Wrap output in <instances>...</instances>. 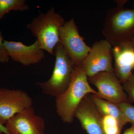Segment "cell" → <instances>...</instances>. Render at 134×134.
Instances as JSON below:
<instances>
[{
  "label": "cell",
  "instance_id": "cell-1",
  "mask_svg": "<svg viewBox=\"0 0 134 134\" xmlns=\"http://www.w3.org/2000/svg\"><path fill=\"white\" fill-rule=\"evenodd\" d=\"M97 93L90 85L88 76L81 67L80 65L75 66L68 88L55 97L57 114L63 122L72 123L75 111L82 99L87 94Z\"/></svg>",
  "mask_w": 134,
  "mask_h": 134
},
{
  "label": "cell",
  "instance_id": "cell-2",
  "mask_svg": "<svg viewBox=\"0 0 134 134\" xmlns=\"http://www.w3.org/2000/svg\"><path fill=\"white\" fill-rule=\"evenodd\" d=\"M126 2H118L117 7L108 10L105 18L102 34L112 45L134 37V5L130 8H125Z\"/></svg>",
  "mask_w": 134,
  "mask_h": 134
},
{
  "label": "cell",
  "instance_id": "cell-3",
  "mask_svg": "<svg viewBox=\"0 0 134 134\" xmlns=\"http://www.w3.org/2000/svg\"><path fill=\"white\" fill-rule=\"evenodd\" d=\"M65 23L64 18L52 8L46 13H40L26 26L41 49L53 55L55 46L60 43V29Z\"/></svg>",
  "mask_w": 134,
  "mask_h": 134
},
{
  "label": "cell",
  "instance_id": "cell-4",
  "mask_svg": "<svg viewBox=\"0 0 134 134\" xmlns=\"http://www.w3.org/2000/svg\"><path fill=\"white\" fill-rule=\"evenodd\" d=\"M54 53L55 62L52 75L47 81L37 82L36 84L45 94L55 98L68 88L75 65L60 43L55 46Z\"/></svg>",
  "mask_w": 134,
  "mask_h": 134
},
{
  "label": "cell",
  "instance_id": "cell-5",
  "mask_svg": "<svg viewBox=\"0 0 134 134\" xmlns=\"http://www.w3.org/2000/svg\"><path fill=\"white\" fill-rule=\"evenodd\" d=\"M112 46L106 40L93 43L90 51L80 66L88 77L102 72H114Z\"/></svg>",
  "mask_w": 134,
  "mask_h": 134
},
{
  "label": "cell",
  "instance_id": "cell-6",
  "mask_svg": "<svg viewBox=\"0 0 134 134\" xmlns=\"http://www.w3.org/2000/svg\"><path fill=\"white\" fill-rule=\"evenodd\" d=\"M60 43L75 66L80 65L90 51L80 36L75 19L65 22L59 31Z\"/></svg>",
  "mask_w": 134,
  "mask_h": 134
},
{
  "label": "cell",
  "instance_id": "cell-7",
  "mask_svg": "<svg viewBox=\"0 0 134 134\" xmlns=\"http://www.w3.org/2000/svg\"><path fill=\"white\" fill-rule=\"evenodd\" d=\"M88 80L97 89V93L94 94L97 97L117 104L130 102L114 72H100L90 77Z\"/></svg>",
  "mask_w": 134,
  "mask_h": 134
},
{
  "label": "cell",
  "instance_id": "cell-8",
  "mask_svg": "<svg viewBox=\"0 0 134 134\" xmlns=\"http://www.w3.org/2000/svg\"><path fill=\"white\" fill-rule=\"evenodd\" d=\"M32 104V99L22 90L0 88V123L4 126L16 114Z\"/></svg>",
  "mask_w": 134,
  "mask_h": 134
},
{
  "label": "cell",
  "instance_id": "cell-9",
  "mask_svg": "<svg viewBox=\"0 0 134 134\" xmlns=\"http://www.w3.org/2000/svg\"><path fill=\"white\" fill-rule=\"evenodd\" d=\"M5 126L9 134H40L45 129V122L32 106L16 114Z\"/></svg>",
  "mask_w": 134,
  "mask_h": 134
},
{
  "label": "cell",
  "instance_id": "cell-10",
  "mask_svg": "<svg viewBox=\"0 0 134 134\" xmlns=\"http://www.w3.org/2000/svg\"><path fill=\"white\" fill-rule=\"evenodd\" d=\"M114 72L121 83L126 81L134 69V44L131 40L112 45Z\"/></svg>",
  "mask_w": 134,
  "mask_h": 134
},
{
  "label": "cell",
  "instance_id": "cell-11",
  "mask_svg": "<svg viewBox=\"0 0 134 134\" xmlns=\"http://www.w3.org/2000/svg\"><path fill=\"white\" fill-rule=\"evenodd\" d=\"M77 119L87 134H105L102 123L103 117L92 100L90 94L82 99L75 111Z\"/></svg>",
  "mask_w": 134,
  "mask_h": 134
},
{
  "label": "cell",
  "instance_id": "cell-12",
  "mask_svg": "<svg viewBox=\"0 0 134 134\" xmlns=\"http://www.w3.org/2000/svg\"><path fill=\"white\" fill-rule=\"evenodd\" d=\"M4 43L9 58L24 66L37 64L45 58L44 51L37 40L29 46L18 41L4 40Z\"/></svg>",
  "mask_w": 134,
  "mask_h": 134
},
{
  "label": "cell",
  "instance_id": "cell-13",
  "mask_svg": "<svg viewBox=\"0 0 134 134\" xmlns=\"http://www.w3.org/2000/svg\"><path fill=\"white\" fill-rule=\"evenodd\" d=\"M96 108L102 116L109 115L115 118L122 127L129 122L123 111L119 105L90 94Z\"/></svg>",
  "mask_w": 134,
  "mask_h": 134
},
{
  "label": "cell",
  "instance_id": "cell-14",
  "mask_svg": "<svg viewBox=\"0 0 134 134\" xmlns=\"http://www.w3.org/2000/svg\"><path fill=\"white\" fill-rule=\"evenodd\" d=\"M29 9L24 0H0V19L11 10L24 11Z\"/></svg>",
  "mask_w": 134,
  "mask_h": 134
},
{
  "label": "cell",
  "instance_id": "cell-15",
  "mask_svg": "<svg viewBox=\"0 0 134 134\" xmlns=\"http://www.w3.org/2000/svg\"><path fill=\"white\" fill-rule=\"evenodd\" d=\"M102 123L105 134H120L123 127L115 118L109 115L102 116Z\"/></svg>",
  "mask_w": 134,
  "mask_h": 134
},
{
  "label": "cell",
  "instance_id": "cell-16",
  "mask_svg": "<svg viewBox=\"0 0 134 134\" xmlns=\"http://www.w3.org/2000/svg\"><path fill=\"white\" fill-rule=\"evenodd\" d=\"M119 105L123 111L129 122L134 127V106L129 102L120 103Z\"/></svg>",
  "mask_w": 134,
  "mask_h": 134
},
{
  "label": "cell",
  "instance_id": "cell-17",
  "mask_svg": "<svg viewBox=\"0 0 134 134\" xmlns=\"http://www.w3.org/2000/svg\"><path fill=\"white\" fill-rule=\"evenodd\" d=\"M122 86L130 102L134 103V73L132 74L126 81L122 84Z\"/></svg>",
  "mask_w": 134,
  "mask_h": 134
},
{
  "label": "cell",
  "instance_id": "cell-18",
  "mask_svg": "<svg viewBox=\"0 0 134 134\" xmlns=\"http://www.w3.org/2000/svg\"><path fill=\"white\" fill-rule=\"evenodd\" d=\"M4 40L2 32L0 31V62L2 63H7L10 58L4 43Z\"/></svg>",
  "mask_w": 134,
  "mask_h": 134
},
{
  "label": "cell",
  "instance_id": "cell-19",
  "mask_svg": "<svg viewBox=\"0 0 134 134\" xmlns=\"http://www.w3.org/2000/svg\"><path fill=\"white\" fill-rule=\"evenodd\" d=\"M123 134H134V127L132 126L129 128L127 129Z\"/></svg>",
  "mask_w": 134,
  "mask_h": 134
},
{
  "label": "cell",
  "instance_id": "cell-20",
  "mask_svg": "<svg viewBox=\"0 0 134 134\" xmlns=\"http://www.w3.org/2000/svg\"><path fill=\"white\" fill-rule=\"evenodd\" d=\"M0 133H3L5 134H9L6 129V127L4 125L0 123Z\"/></svg>",
  "mask_w": 134,
  "mask_h": 134
},
{
  "label": "cell",
  "instance_id": "cell-21",
  "mask_svg": "<svg viewBox=\"0 0 134 134\" xmlns=\"http://www.w3.org/2000/svg\"><path fill=\"white\" fill-rule=\"evenodd\" d=\"M131 40L132 41V42H133V43L134 44V37L132 39V40Z\"/></svg>",
  "mask_w": 134,
  "mask_h": 134
},
{
  "label": "cell",
  "instance_id": "cell-22",
  "mask_svg": "<svg viewBox=\"0 0 134 134\" xmlns=\"http://www.w3.org/2000/svg\"><path fill=\"white\" fill-rule=\"evenodd\" d=\"M40 134H45V133H44H44H41Z\"/></svg>",
  "mask_w": 134,
  "mask_h": 134
}]
</instances>
